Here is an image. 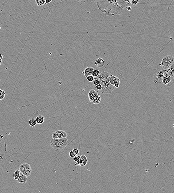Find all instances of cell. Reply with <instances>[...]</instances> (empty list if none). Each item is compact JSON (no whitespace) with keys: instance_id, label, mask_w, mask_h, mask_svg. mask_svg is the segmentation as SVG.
Segmentation results:
<instances>
[{"instance_id":"cell-1","label":"cell","mask_w":174,"mask_h":193,"mask_svg":"<svg viewBox=\"0 0 174 193\" xmlns=\"http://www.w3.org/2000/svg\"><path fill=\"white\" fill-rule=\"evenodd\" d=\"M99 10L106 15H120L124 8L119 5L117 0H96Z\"/></svg>"},{"instance_id":"cell-26","label":"cell","mask_w":174,"mask_h":193,"mask_svg":"<svg viewBox=\"0 0 174 193\" xmlns=\"http://www.w3.org/2000/svg\"><path fill=\"white\" fill-rule=\"evenodd\" d=\"M130 3L132 5H135L139 4V0H131Z\"/></svg>"},{"instance_id":"cell-6","label":"cell","mask_w":174,"mask_h":193,"mask_svg":"<svg viewBox=\"0 0 174 193\" xmlns=\"http://www.w3.org/2000/svg\"><path fill=\"white\" fill-rule=\"evenodd\" d=\"M67 136H68V134L67 133L64 131L62 130L56 131L52 134V137L53 139L66 138Z\"/></svg>"},{"instance_id":"cell-37","label":"cell","mask_w":174,"mask_h":193,"mask_svg":"<svg viewBox=\"0 0 174 193\" xmlns=\"http://www.w3.org/2000/svg\"><path fill=\"white\" fill-rule=\"evenodd\" d=\"M173 127H174V124H173Z\"/></svg>"},{"instance_id":"cell-25","label":"cell","mask_w":174,"mask_h":193,"mask_svg":"<svg viewBox=\"0 0 174 193\" xmlns=\"http://www.w3.org/2000/svg\"><path fill=\"white\" fill-rule=\"evenodd\" d=\"M86 78H87V80L89 82H93L94 80V77L93 76V75H89V76L87 77Z\"/></svg>"},{"instance_id":"cell-16","label":"cell","mask_w":174,"mask_h":193,"mask_svg":"<svg viewBox=\"0 0 174 193\" xmlns=\"http://www.w3.org/2000/svg\"><path fill=\"white\" fill-rule=\"evenodd\" d=\"M98 93L94 89H91L89 93V101L91 102L95 97L97 96Z\"/></svg>"},{"instance_id":"cell-15","label":"cell","mask_w":174,"mask_h":193,"mask_svg":"<svg viewBox=\"0 0 174 193\" xmlns=\"http://www.w3.org/2000/svg\"><path fill=\"white\" fill-rule=\"evenodd\" d=\"M104 60L102 58H99L96 60L95 64L97 67L99 68H101L104 66Z\"/></svg>"},{"instance_id":"cell-7","label":"cell","mask_w":174,"mask_h":193,"mask_svg":"<svg viewBox=\"0 0 174 193\" xmlns=\"http://www.w3.org/2000/svg\"><path fill=\"white\" fill-rule=\"evenodd\" d=\"M165 76L164 71H160L155 74L153 77V81L155 83H160L162 82Z\"/></svg>"},{"instance_id":"cell-20","label":"cell","mask_w":174,"mask_h":193,"mask_svg":"<svg viewBox=\"0 0 174 193\" xmlns=\"http://www.w3.org/2000/svg\"><path fill=\"white\" fill-rule=\"evenodd\" d=\"M28 124L31 127H34L35 126L38 124L36 119L32 118L29 121Z\"/></svg>"},{"instance_id":"cell-9","label":"cell","mask_w":174,"mask_h":193,"mask_svg":"<svg viewBox=\"0 0 174 193\" xmlns=\"http://www.w3.org/2000/svg\"><path fill=\"white\" fill-rule=\"evenodd\" d=\"M110 75V74L108 72L103 71L100 73L96 78L100 80V82L103 81L105 80L109 79Z\"/></svg>"},{"instance_id":"cell-36","label":"cell","mask_w":174,"mask_h":193,"mask_svg":"<svg viewBox=\"0 0 174 193\" xmlns=\"http://www.w3.org/2000/svg\"><path fill=\"white\" fill-rule=\"evenodd\" d=\"M3 56H2V54H0V65H1V63H2V59L3 58Z\"/></svg>"},{"instance_id":"cell-2","label":"cell","mask_w":174,"mask_h":193,"mask_svg":"<svg viewBox=\"0 0 174 193\" xmlns=\"http://www.w3.org/2000/svg\"><path fill=\"white\" fill-rule=\"evenodd\" d=\"M68 142L69 141L67 138H52L50 142V145L53 149L55 151H60L65 148Z\"/></svg>"},{"instance_id":"cell-10","label":"cell","mask_w":174,"mask_h":193,"mask_svg":"<svg viewBox=\"0 0 174 193\" xmlns=\"http://www.w3.org/2000/svg\"><path fill=\"white\" fill-rule=\"evenodd\" d=\"M130 0H117L119 5L124 8H126L127 6L132 5L130 3Z\"/></svg>"},{"instance_id":"cell-4","label":"cell","mask_w":174,"mask_h":193,"mask_svg":"<svg viewBox=\"0 0 174 193\" xmlns=\"http://www.w3.org/2000/svg\"><path fill=\"white\" fill-rule=\"evenodd\" d=\"M174 61V57L173 56L168 55L163 58L159 65L164 68V69H167L172 65Z\"/></svg>"},{"instance_id":"cell-17","label":"cell","mask_w":174,"mask_h":193,"mask_svg":"<svg viewBox=\"0 0 174 193\" xmlns=\"http://www.w3.org/2000/svg\"><path fill=\"white\" fill-rule=\"evenodd\" d=\"M101 97L100 96L99 93L97 94V96L95 97L92 100L91 102L93 104H99L101 101Z\"/></svg>"},{"instance_id":"cell-28","label":"cell","mask_w":174,"mask_h":193,"mask_svg":"<svg viewBox=\"0 0 174 193\" xmlns=\"http://www.w3.org/2000/svg\"><path fill=\"white\" fill-rule=\"evenodd\" d=\"M69 155L71 158H74L76 156V154L74 153V152L73 151H72L69 153Z\"/></svg>"},{"instance_id":"cell-32","label":"cell","mask_w":174,"mask_h":193,"mask_svg":"<svg viewBox=\"0 0 174 193\" xmlns=\"http://www.w3.org/2000/svg\"><path fill=\"white\" fill-rule=\"evenodd\" d=\"M76 1H78L81 2H85L87 1H89V0H75Z\"/></svg>"},{"instance_id":"cell-3","label":"cell","mask_w":174,"mask_h":193,"mask_svg":"<svg viewBox=\"0 0 174 193\" xmlns=\"http://www.w3.org/2000/svg\"><path fill=\"white\" fill-rule=\"evenodd\" d=\"M100 82L103 87L102 89L100 91L103 94H110L114 89L115 86L110 83L109 78Z\"/></svg>"},{"instance_id":"cell-27","label":"cell","mask_w":174,"mask_h":193,"mask_svg":"<svg viewBox=\"0 0 174 193\" xmlns=\"http://www.w3.org/2000/svg\"><path fill=\"white\" fill-rule=\"evenodd\" d=\"M93 84H94V85L96 86L97 85L100 84V81L98 79H97V78H96L93 81Z\"/></svg>"},{"instance_id":"cell-21","label":"cell","mask_w":174,"mask_h":193,"mask_svg":"<svg viewBox=\"0 0 174 193\" xmlns=\"http://www.w3.org/2000/svg\"><path fill=\"white\" fill-rule=\"evenodd\" d=\"M20 173H21V172L20 171V170H18V169L16 170L15 171L14 175H13L15 180H17V181L18 180V179L20 175Z\"/></svg>"},{"instance_id":"cell-8","label":"cell","mask_w":174,"mask_h":193,"mask_svg":"<svg viewBox=\"0 0 174 193\" xmlns=\"http://www.w3.org/2000/svg\"><path fill=\"white\" fill-rule=\"evenodd\" d=\"M162 82L164 84L168 87L172 86L174 84V77L165 76L163 79Z\"/></svg>"},{"instance_id":"cell-19","label":"cell","mask_w":174,"mask_h":193,"mask_svg":"<svg viewBox=\"0 0 174 193\" xmlns=\"http://www.w3.org/2000/svg\"><path fill=\"white\" fill-rule=\"evenodd\" d=\"M81 159L82 160V163L81 166H85L88 163V159L87 157L85 155H82L81 156Z\"/></svg>"},{"instance_id":"cell-30","label":"cell","mask_w":174,"mask_h":193,"mask_svg":"<svg viewBox=\"0 0 174 193\" xmlns=\"http://www.w3.org/2000/svg\"><path fill=\"white\" fill-rule=\"evenodd\" d=\"M81 158V156L80 155H77V156H75V157H74L73 158V161L74 162H77V161L79 160H80V158Z\"/></svg>"},{"instance_id":"cell-29","label":"cell","mask_w":174,"mask_h":193,"mask_svg":"<svg viewBox=\"0 0 174 193\" xmlns=\"http://www.w3.org/2000/svg\"><path fill=\"white\" fill-rule=\"evenodd\" d=\"M96 88L97 90L101 91V90L102 89L103 87H102V85L101 84H98V85L96 86Z\"/></svg>"},{"instance_id":"cell-14","label":"cell","mask_w":174,"mask_h":193,"mask_svg":"<svg viewBox=\"0 0 174 193\" xmlns=\"http://www.w3.org/2000/svg\"><path fill=\"white\" fill-rule=\"evenodd\" d=\"M94 70V68L91 66H89L85 69L83 73H84L85 76L87 77L89 76V75H92V73Z\"/></svg>"},{"instance_id":"cell-11","label":"cell","mask_w":174,"mask_h":193,"mask_svg":"<svg viewBox=\"0 0 174 193\" xmlns=\"http://www.w3.org/2000/svg\"><path fill=\"white\" fill-rule=\"evenodd\" d=\"M164 71L166 72L165 76L174 77V63L167 69H164Z\"/></svg>"},{"instance_id":"cell-35","label":"cell","mask_w":174,"mask_h":193,"mask_svg":"<svg viewBox=\"0 0 174 193\" xmlns=\"http://www.w3.org/2000/svg\"><path fill=\"white\" fill-rule=\"evenodd\" d=\"M114 86H115V87H116V88H119L120 86V84H119L118 83L114 85Z\"/></svg>"},{"instance_id":"cell-24","label":"cell","mask_w":174,"mask_h":193,"mask_svg":"<svg viewBox=\"0 0 174 193\" xmlns=\"http://www.w3.org/2000/svg\"><path fill=\"white\" fill-rule=\"evenodd\" d=\"M6 93L4 91L0 89V100H2L4 98L5 96Z\"/></svg>"},{"instance_id":"cell-12","label":"cell","mask_w":174,"mask_h":193,"mask_svg":"<svg viewBox=\"0 0 174 193\" xmlns=\"http://www.w3.org/2000/svg\"><path fill=\"white\" fill-rule=\"evenodd\" d=\"M109 81H110V83L114 86L116 84L118 83L120 84V80L117 77L111 74L109 77Z\"/></svg>"},{"instance_id":"cell-22","label":"cell","mask_w":174,"mask_h":193,"mask_svg":"<svg viewBox=\"0 0 174 193\" xmlns=\"http://www.w3.org/2000/svg\"><path fill=\"white\" fill-rule=\"evenodd\" d=\"M35 3L38 6H42L46 4L45 0H35Z\"/></svg>"},{"instance_id":"cell-33","label":"cell","mask_w":174,"mask_h":193,"mask_svg":"<svg viewBox=\"0 0 174 193\" xmlns=\"http://www.w3.org/2000/svg\"><path fill=\"white\" fill-rule=\"evenodd\" d=\"M126 8L127 11H131L132 9L131 7V6H127Z\"/></svg>"},{"instance_id":"cell-38","label":"cell","mask_w":174,"mask_h":193,"mask_svg":"<svg viewBox=\"0 0 174 193\" xmlns=\"http://www.w3.org/2000/svg\"></svg>"},{"instance_id":"cell-34","label":"cell","mask_w":174,"mask_h":193,"mask_svg":"<svg viewBox=\"0 0 174 193\" xmlns=\"http://www.w3.org/2000/svg\"><path fill=\"white\" fill-rule=\"evenodd\" d=\"M53 0H46V4H48L49 3H50Z\"/></svg>"},{"instance_id":"cell-13","label":"cell","mask_w":174,"mask_h":193,"mask_svg":"<svg viewBox=\"0 0 174 193\" xmlns=\"http://www.w3.org/2000/svg\"><path fill=\"white\" fill-rule=\"evenodd\" d=\"M27 176L22 173H20V175L17 180V181L19 183L24 184L27 182Z\"/></svg>"},{"instance_id":"cell-23","label":"cell","mask_w":174,"mask_h":193,"mask_svg":"<svg viewBox=\"0 0 174 193\" xmlns=\"http://www.w3.org/2000/svg\"><path fill=\"white\" fill-rule=\"evenodd\" d=\"M100 73V70L98 69H94L92 73V75L94 77H97Z\"/></svg>"},{"instance_id":"cell-18","label":"cell","mask_w":174,"mask_h":193,"mask_svg":"<svg viewBox=\"0 0 174 193\" xmlns=\"http://www.w3.org/2000/svg\"><path fill=\"white\" fill-rule=\"evenodd\" d=\"M37 124H41L43 123L45 121L44 117L43 116L39 115L36 118Z\"/></svg>"},{"instance_id":"cell-31","label":"cell","mask_w":174,"mask_h":193,"mask_svg":"<svg viewBox=\"0 0 174 193\" xmlns=\"http://www.w3.org/2000/svg\"><path fill=\"white\" fill-rule=\"evenodd\" d=\"M73 151L74 152V153H75L76 155H77V154H78L79 153V151H79V150L78 149L76 148H74V149H73Z\"/></svg>"},{"instance_id":"cell-5","label":"cell","mask_w":174,"mask_h":193,"mask_svg":"<svg viewBox=\"0 0 174 193\" xmlns=\"http://www.w3.org/2000/svg\"><path fill=\"white\" fill-rule=\"evenodd\" d=\"M21 173L27 176H29L32 173V169L30 164L27 163H23L22 164L19 168Z\"/></svg>"}]
</instances>
